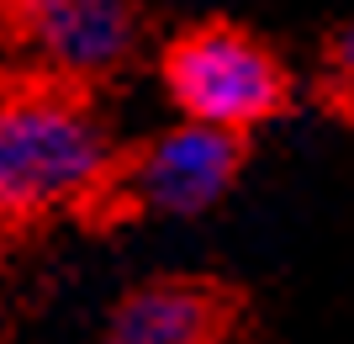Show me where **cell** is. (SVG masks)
<instances>
[{
	"instance_id": "obj_1",
	"label": "cell",
	"mask_w": 354,
	"mask_h": 344,
	"mask_svg": "<svg viewBox=\"0 0 354 344\" xmlns=\"http://www.w3.org/2000/svg\"><path fill=\"white\" fill-rule=\"evenodd\" d=\"M111 149L101 122L59 90H0V217L27 223L101 185Z\"/></svg>"
},
{
	"instance_id": "obj_2",
	"label": "cell",
	"mask_w": 354,
	"mask_h": 344,
	"mask_svg": "<svg viewBox=\"0 0 354 344\" xmlns=\"http://www.w3.org/2000/svg\"><path fill=\"white\" fill-rule=\"evenodd\" d=\"M164 85L185 111V122H201L233 138L238 127L270 117L286 101V69L265 43H254L238 27L185 32L164 59Z\"/></svg>"
},
{
	"instance_id": "obj_3",
	"label": "cell",
	"mask_w": 354,
	"mask_h": 344,
	"mask_svg": "<svg viewBox=\"0 0 354 344\" xmlns=\"http://www.w3.org/2000/svg\"><path fill=\"white\" fill-rule=\"evenodd\" d=\"M238 170V138L180 122L164 138H153L143 159L133 165V196L153 212H201L212 207Z\"/></svg>"
},
{
	"instance_id": "obj_4",
	"label": "cell",
	"mask_w": 354,
	"mask_h": 344,
	"mask_svg": "<svg viewBox=\"0 0 354 344\" xmlns=\"http://www.w3.org/2000/svg\"><path fill=\"white\" fill-rule=\"evenodd\" d=\"M37 53L69 75H106L133 48V16L111 0H48L27 16Z\"/></svg>"
},
{
	"instance_id": "obj_5",
	"label": "cell",
	"mask_w": 354,
	"mask_h": 344,
	"mask_svg": "<svg viewBox=\"0 0 354 344\" xmlns=\"http://www.w3.org/2000/svg\"><path fill=\"white\" fill-rule=\"evenodd\" d=\"M111 344H227V307L191 281L143 286L117 307Z\"/></svg>"
},
{
	"instance_id": "obj_6",
	"label": "cell",
	"mask_w": 354,
	"mask_h": 344,
	"mask_svg": "<svg viewBox=\"0 0 354 344\" xmlns=\"http://www.w3.org/2000/svg\"><path fill=\"white\" fill-rule=\"evenodd\" d=\"M333 80H339V96H344V106L354 111V27H344L339 48H333Z\"/></svg>"
}]
</instances>
